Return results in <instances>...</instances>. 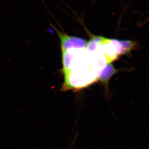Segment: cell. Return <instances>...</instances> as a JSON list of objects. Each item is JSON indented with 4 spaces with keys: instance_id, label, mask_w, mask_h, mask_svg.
I'll return each instance as SVG.
<instances>
[{
    "instance_id": "1",
    "label": "cell",
    "mask_w": 149,
    "mask_h": 149,
    "mask_svg": "<svg viewBox=\"0 0 149 149\" xmlns=\"http://www.w3.org/2000/svg\"><path fill=\"white\" fill-rule=\"evenodd\" d=\"M98 71L93 65L91 53L80 49L74 53L68 70L63 72V91L80 90L87 87L97 79Z\"/></svg>"
},
{
    "instance_id": "2",
    "label": "cell",
    "mask_w": 149,
    "mask_h": 149,
    "mask_svg": "<svg viewBox=\"0 0 149 149\" xmlns=\"http://www.w3.org/2000/svg\"><path fill=\"white\" fill-rule=\"evenodd\" d=\"M57 33L60 41L61 50H67L70 49H86L88 42L80 37L69 36L58 31L55 28Z\"/></svg>"
},
{
    "instance_id": "3",
    "label": "cell",
    "mask_w": 149,
    "mask_h": 149,
    "mask_svg": "<svg viewBox=\"0 0 149 149\" xmlns=\"http://www.w3.org/2000/svg\"><path fill=\"white\" fill-rule=\"evenodd\" d=\"M118 71L111 64L106 65L98 74L97 79L100 82L105 85H107L111 77Z\"/></svg>"
},
{
    "instance_id": "4",
    "label": "cell",
    "mask_w": 149,
    "mask_h": 149,
    "mask_svg": "<svg viewBox=\"0 0 149 149\" xmlns=\"http://www.w3.org/2000/svg\"><path fill=\"white\" fill-rule=\"evenodd\" d=\"M105 38L101 36H94L92 37L88 42L86 49L89 52L96 51L99 46L104 42Z\"/></svg>"
}]
</instances>
